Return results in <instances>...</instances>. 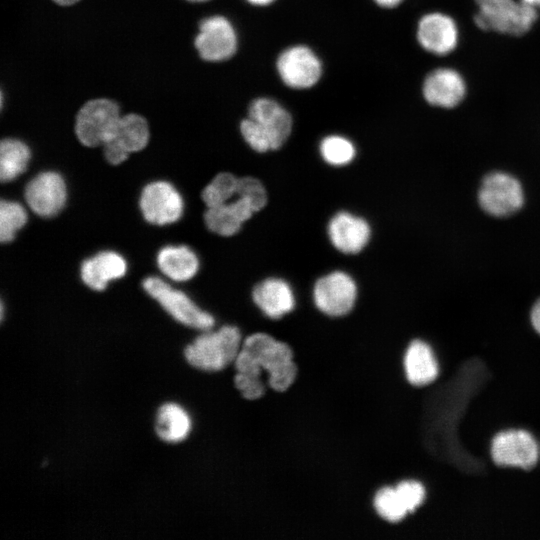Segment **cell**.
<instances>
[{"label": "cell", "instance_id": "cell-20", "mask_svg": "<svg viewBox=\"0 0 540 540\" xmlns=\"http://www.w3.org/2000/svg\"><path fill=\"white\" fill-rule=\"evenodd\" d=\"M126 272L125 258L115 251H101L85 259L80 268L82 281L95 291L104 290L110 281L122 278Z\"/></svg>", "mask_w": 540, "mask_h": 540}, {"label": "cell", "instance_id": "cell-32", "mask_svg": "<svg viewBox=\"0 0 540 540\" xmlns=\"http://www.w3.org/2000/svg\"><path fill=\"white\" fill-rule=\"evenodd\" d=\"M531 322L535 330L540 334V299L534 304L532 308Z\"/></svg>", "mask_w": 540, "mask_h": 540}, {"label": "cell", "instance_id": "cell-36", "mask_svg": "<svg viewBox=\"0 0 540 540\" xmlns=\"http://www.w3.org/2000/svg\"><path fill=\"white\" fill-rule=\"evenodd\" d=\"M250 3L255 5H266L271 3L273 0H248Z\"/></svg>", "mask_w": 540, "mask_h": 540}, {"label": "cell", "instance_id": "cell-2", "mask_svg": "<svg viewBox=\"0 0 540 540\" xmlns=\"http://www.w3.org/2000/svg\"><path fill=\"white\" fill-rule=\"evenodd\" d=\"M266 203L267 192L262 182L251 176L241 177L237 195L225 204L207 207L204 222L215 234L233 236Z\"/></svg>", "mask_w": 540, "mask_h": 540}, {"label": "cell", "instance_id": "cell-10", "mask_svg": "<svg viewBox=\"0 0 540 540\" xmlns=\"http://www.w3.org/2000/svg\"><path fill=\"white\" fill-rule=\"evenodd\" d=\"M24 197L35 214L45 218L53 217L65 206L66 182L58 172H40L27 183Z\"/></svg>", "mask_w": 540, "mask_h": 540}, {"label": "cell", "instance_id": "cell-26", "mask_svg": "<svg viewBox=\"0 0 540 540\" xmlns=\"http://www.w3.org/2000/svg\"><path fill=\"white\" fill-rule=\"evenodd\" d=\"M28 220L27 211L19 202L2 200L0 203V239L11 242Z\"/></svg>", "mask_w": 540, "mask_h": 540}, {"label": "cell", "instance_id": "cell-30", "mask_svg": "<svg viewBox=\"0 0 540 540\" xmlns=\"http://www.w3.org/2000/svg\"><path fill=\"white\" fill-rule=\"evenodd\" d=\"M396 490L409 513L413 512L424 501L425 489L419 482L403 481L397 485Z\"/></svg>", "mask_w": 540, "mask_h": 540}, {"label": "cell", "instance_id": "cell-1", "mask_svg": "<svg viewBox=\"0 0 540 540\" xmlns=\"http://www.w3.org/2000/svg\"><path fill=\"white\" fill-rule=\"evenodd\" d=\"M237 373L261 380L268 373L271 388L287 390L296 378V365L290 347L266 333H254L243 342L234 362Z\"/></svg>", "mask_w": 540, "mask_h": 540}, {"label": "cell", "instance_id": "cell-29", "mask_svg": "<svg viewBox=\"0 0 540 540\" xmlns=\"http://www.w3.org/2000/svg\"><path fill=\"white\" fill-rule=\"evenodd\" d=\"M241 134L246 143L256 152L273 150L271 141L262 127L253 119L247 118L240 124Z\"/></svg>", "mask_w": 540, "mask_h": 540}, {"label": "cell", "instance_id": "cell-31", "mask_svg": "<svg viewBox=\"0 0 540 540\" xmlns=\"http://www.w3.org/2000/svg\"><path fill=\"white\" fill-rule=\"evenodd\" d=\"M235 385L242 395L249 400L260 398L265 391L262 380H257L242 374L235 375Z\"/></svg>", "mask_w": 540, "mask_h": 540}, {"label": "cell", "instance_id": "cell-5", "mask_svg": "<svg viewBox=\"0 0 540 540\" xmlns=\"http://www.w3.org/2000/svg\"><path fill=\"white\" fill-rule=\"evenodd\" d=\"M143 288L162 308L181 324L198 329L210 330L215 324L213 316L202 310L184 292L174 289L159 277H147Z\"/></svg>", "mask_w": 540, "mask_h": 540}, {"label": "cell", "instance_id": "cell-11", "mask_svg": "<svg viewBox=\"0 0 540 540\" xmlns=\"http://www.w3.org/2000/svg\"><path fill=\"white\" fill-rule=\"evenodd\" d=\"M195 47L203 60L218 62L233 56L237 49V37L232 24L223 16L203 19Z\"/></svg>", "mask_w": 540, "mask_h": 540}, {"label": "cell", "instance_id": "cell-34", "mask_svg": "<svg viewBox=\"0 0 540 540\" xmlns=\"http://www.w3.org/2000/svg\"><path fill=\"white\" fill-rule=\"evenodd\" d=\"M53 1L56 4L61 5V6H69V5L77 3L80 0H53Z\"/></svg>", "mask_w": 540, "mask_h": 540}, {"label": "cell", "instance_id": "cell-22", "mask_svg": "<svg viewBox=\"0 0 540 540\" xmlns=\"http://www.w3.org/2000/svg\"><path fill=\"white\" fill-rule=\"evenodd\" d=\"M407 379L415 386L431 383L438 375V365L431 348L421 340L409 345L404 359Z\"/></svg>", "mask_w": 540, "mask_h": 540}, {"label": "cell", "instance_id": "cell-28", "mask_svg": "<svg viewBox=\"0 0 540 540\" xmlns=\"http://www.w3.org/2000/svg\"><path fill=\"white\" fill-rule=\"evenodd\" d=\"M374 505L377 513L389 522H399L409 513L396 488L379 490Z\"/></svg>", "mask_w": 540, "mask_h": 540}, {"label": "cell", "instance_id": "cell-4", "mask_svg": "<svg viewBox=\"0 0 540 540\" xmlns=\"http://www.w3.org/2000/svg\"><path fill=\"white\" fill-rule=\"evenodd\" d=\"M479 10L476 25L486 31L520 36L528 32L537 19L536 8L514 0H475Z\"/></svg>", "mask_w": 540, "mask_h": 540}, {"label": "cell", "instance_id": "cell-25", "mask_svg": "<svg viewBox=\"0 0 540 540\" xmlns=\"http://www.w3.org/2000/svg\"><path fill=\"white\" fill-rule=\"evenodd\" d=\"M239 178L229 172L218 173L202 190L206 207H214L232 200L238 193Z\"/></svg>", "mask_w": 540, "mask_h": 540}, {"label": "cell", "instance_id": "cell-15", "mask_svg": "<svg viewBox=\"0 0 540 540\" xmlns=\"http://www.w3.org/2000/svg\"><path fill=\"white\" fill-rule=\"evenodd\" d=\"M327 234L335 249L344 254H356L367 246L371 227L364 218L340 211L329 220Z\"/></svg>", "mask_w": 540, "mask_h": 540}, {"label": "cell", "instance_id": "cell-12", "mask_svg": "<svg viewBox=\"0 0 540 540\" xmlns=\"http://www.w3.org/2000/svg\"><path fill=\"white\" fill-rule=\"evenodd\" d=\"M149 137L144 117L134 113L121 116L113 136L103 145L104 156L112 165L121 164L131 153L144 149Z\"/></svg>", "mask_w": 540, "mask_h": 540}, {"label": "cell", "instance_id": "cell-7", "mask_svg": "<svg viewBox=\"0 0 540 540\" xmlns=\"http://www.w3.org/2000/svg\"><path fill=\"white\" fill-rule=\"evenodd\" d=\"M478 200L481 208L495 217H505L517 212L524 203L521 183L505 172H492L481 183Z\"/></svg>", "mask_w": 540, "mask_h": 540}, {"label": "cell", "instance_id": "cell-19", "mask_svg": "<svg viewBox=\"0 0 540 540\" xmlns=\"http://www.w3.org/2000/svg\"><path fill=\"white\" fill-rule=\"evenodd\" d=\"M465 83L455 70L440 68L432 71L423 84L426 101L443 108L457 106L465 96Z\"/></svg>", "mask_w": 540, "mask_h": 540}, {"label": "cell", "instance_id": "cell-21", "mask_svg": "<svg viewBox=\"0 0 540 540\" xmlns=\"http://www.w3.org/2000/svg\"><path fill=\"white\" fill-rule=\"evenodd\" d=\"M156 262L162 274L175 282L192 279L200 266L196 253L186 245L163 247L157 254Z\"/></svg>", "mask_w": 540, "mask_h": 540}, {"label": "cell", "instance_id": "cell-13", "mask_svg": "<svg viewBox=\"0 0 540 540\" xmlns=\"http://www.w3.org/2000/svg\"><path fill=\"white\" fill-rule=\"evenodd\" d=\"M491 454L498 465L530 469L537 462L538 447L527 431L509 430L495 436Z\"/></svg>", "mask_w": 540, "mask_h": 540}, {"label": "cell", "instance_id": "cell-16", "mask_svg": "<svg viewBox=\"0 0 540 540\" xmlns=\"http://www.w3.org/2000/svg\"><path fill=\"white\" fill-rule=\"evenodd\" d=\"M248 113L249 118L266 132L273 150L282 147L292 131V118L288 111L274 100L259 98L250 104Z\"/></svg>", "mask_w": 540, "mask_h": 540}, {"label": "cell", "instance_id": "cell-35", "mask_svg": "<svg viewBox=\"0 0 540 540\" xmlns=\"http://www.w3.org/2000/svg\"><path fill=\"white\" fill-rule=\"evenodd\" d=\"M521 1L534 8L540 7V0H521Z\"/></svg>", "mask_w": 540, "mask_h": 540}, {"label": "cell", "instance_id": "cell-23", "mask_svg": "<svg viewBox=\"0 0 540 540\" xmlns=\"http://www.w3.org/2000/svg\"><path fill=\"white\" fill-rule=\"evenodd\" d=\"M155 430L158 437L163 441L178 443L189 435L191 419L181 406L175 403H167L158 410Z\"/></svg>", "mask_w": 540, "mask_h": 540}, {"label": "cell", "instance_id": "cell-27", "mask_svg": "<svg viewBox=\"0 0 540 540\" xmlns=\"http://www.w3.org/2000/svg\"><path fill=\"white\" fill-rule=\"evenodd\" d=\"M320 154L323 160L332 166H344L353 161L356 149L353 143L339 135L325 137L320 143Z\"/></svg>", "mask_w": 540, "mask_h": 540}, {"label": "cell", "instance_id": "cell-37", "mask_svg": "<svg viewBox=\"0 0 540 540\" xmlns=\"http://www.w3.org/2000/svg\"><path fill=\"white\" fill-rule=\"evenodd\" d=\"M189 2H205V1H208V0H187Z\"/></svg>", "mask_w": 540, "mask_h": 540}, {"label": "cell", "instance_id": "cell-6", "mask_svg": "<svg viewBox=\"0 0 540 540\" xmlns=\"http://www.w3.org/2000/svg\"><path fill=\"white\" fill-rule=\"evenodd\" d=\"M120 118L116 102L104 98L90 100L76 116V136L84 146H103L113 136Z\"/></svg>", "mask_w": 540, "mask_h": 540}, {"label": "cell", "instance_id": "cell-18", "mask_svg": "<svg viewBox=\"0 0 540 540\" xmlns=\"http://www.w3.org/2000/svg\"><path fill=\"white\" fill-rule=\"evenodd\" d=\"M417 37L425 50L443 55L456 47L458 32L452 18L441 13H431L420 20Z\"/></svg>", "mask_w": 540, "mask_h": 540}, {"label": "cell", "instance_id": "cell-14", "mask_svg": "<svg viewBox=\"0 0 540 540\" xmlns=\"http://www.w3.org/2000/svg\"><path fill=\"white\" fill-rule=\"evenodd\" d=\"M277 69L283 82L297 89L313 86L321 76L319 59L305 46L285 50L277 60Z\"/></svg>", "mask_w": 540, "mask_h": 540}, {"label": "cell", "instance_id": "cell-24", "mask_svg": "<svg viewBox=\"0 0 540 540\" xmlns=\"http://www.w3.org/2000/svg\"><path fill=\"white\" fill-rule=\"evenodd\" d=\"M30 148L21 140L6 138L0 145V178L10 182L23 174L30 162Z\"/></svg>", "mask_w": 540, "mask_h": 540}, {"label": "cell", "instance_id": "cell-8", "mask_svg": "<svg viewBox=\"0 0 540 540\" xmlns=\"http://www.w3.org/2000/svg\"><path fill=\"white\" fill-rule=\"evenodd\" d=\"M358 288L353 277L335 270L320 277L313 286L315 306L328 316L348 314L355 305Z\"/></svg>", "mask_w": 540, "mask_h": 540}, {"label": "cell", "instance_id": "cell-17", "mask_svg": "<svg viewBox=\"0 0 540 540\" xmlns=\"http://www.w3.org/2000/svg\"><path fill=\"white\" fill-rule=\"evenodd\" d=\"M252 300L272 319H279L288 314L296 304L291 285L278 277H269L257 283L252 290Z\"/></svg>", "mask_w": 540, "mask_h": 540}, {"label": "cell", "instance_id": "cell-3", "mask_svg": "<svg viewBox=\"0 0 540 540\" xmlns=\"http://www.w3.org/2000/svg\"><path fill=\"white\" fill-rule=\"evenodd\" d=\"M240 330L231 325L206 330L185 349L187 362L203 371H220L234 363L242 346Z\"/></svg>", "mask_w": 540, "mask_h": 540}, {"label": "cell", "instance_id": "cell-9", "mask_svg": "<svg viewBox=\"0 0 540 540\" xmlns=\"http://www.w3.org/2000/svg\"><path fill=\"white\" fill-rule=\"evenodd\" d=\"M139 206L144 219L159 226L175 223L184 212L182 195L164 180L150 182L142 189Z\"/></svg>", "mask_w": 540, "mask_h": 540}, {"label": "cell", "instance_id": "cell-33", "mask_svg": "<svg viewBox=\"0 0 540 540\" xmlns=\"http://www.w3.org/2000/svg\"><path fill=\"white\" fill-rule=\"evenodd\" d=\"M375 2L383 7H394L398 5L401 0H375Z\"/></svg>", "mask_w": 540, "mask_h": 540}]
</instances>
